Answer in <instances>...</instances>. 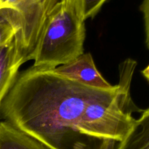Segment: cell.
<instances>
[{"label": "cell", "instance_id": "cell-1", "mask_svg": "<svg viewBox=\"0 0 149 149\" xmlns=\"http://www.w3.org/2000/svg\"><path fill=\"white\" fill-rule=\"evenodd\" d=\"M116 87H90L53 69L31 66L18 74L3 101L1 114L49 149H116L118 143L83 132L88 105Z\"/></svg>", "mask_w": 149, "mask_h": 149}, {"label": "cell", "instance_id": "cell-2", "mask_svg": "<svg viewBox=\"0 0 149 149\" xmlns=\"http://www.w3.org/2000/svg\"><path fill=\"white\" fill-rule=\"evenodd\" d=\"M85 18L67 0H59L47 15L30 61L32 66L54 69L84 52Z\"/></svg>", "mask_w": 149, "mask_h": 149}, {"label": "cell", "instance_id": "cell-3", "mask_svg": "<svg viewBox=\"0 0 149 149\" xmlns=\"http://www.w3.org/2000/svg\"><path fill=\"white\" fill-rule=\"evenodd\" d=\"M59 0H0L3 10L15 23L18 39L26 61H30L45 18Z\"/></svg>", "mask_w": 149, "mask_h": 149}, {"label": "cell", "instance_id": "cell-4", "mask_svg": "<svg viewBox=\"0 0 149 149\" xmlns=\"http://www.w3.org/2000/svg\"><path fill=\"white\" fill-rule=\"evenodd\" d=\"M53 71L68 79L90 87L111 90L115 86L106 81L99 72L90 53L83 52L69 62L56 67Z\"/></svg>", "mask_w": 149, "mask_h": 149}, {"label": "cell", "instance_id": "cell-5", "mask_svg": "<svg viewBox=\"0 0 149 149\" xmlns=\"http://www.w3.org/2000/svg\"><path fill=\"white\" fill-rule=\"evenodd\" d=\"M26 61L16 36L0 47V115L3 101L15 81L19 68Z\"/></svg>", "mask_w": 149, "mask_h": 149}, {"label": "cell", "instance_id": "cell-6", "mask_svg": "<svg viewBox=\"0 0 149 149\" xmlns=\"http://www.w3.org/2000/svg\"><path fill=\"white\" fill-rule=\"evenodd\" d=\"M0 149H49L10 122H0Z\"/></svg>", "mask_w": 149, "mask_h": 149}, {"label": "cell", "instance_id": "cell-7", "mask_svg": "<svg viewBox=\"0 0 149 149\" xmlns=\"http://www.w3.org/2000/svg\"><path fill=\"white\" fill-rule=\"evenodd\" d=\"M116 149H149V108L135 119L132 127Z\"/></svg>", "mask_w": 149, "mask_h": 149}, {"label": "cell", "instance_id": "cell-8", "mask_svg": "<svg viewBox=\"0 0 149 149\" xmlns=\"http://www.w3.org/2000/svg\"><path fill=\"white\" fill-rule=\"evenodd\" d=\"M68 2L81 10L85 20L93 18L108 0H67Z\"/></svg>", "mask_w": 149, "mask_h": 149}, {"label": "cell", "instance_id": "cell-9", "mask_svg": "<svg viewBox=\"0 0 149 149\" xmlns=\"http://www.w3.org/2000/svg\"><path fill=\"white\" fill-rule=\"evenodd\" d=\"M18 32L17 26L0 13V47L13 40Z\"/></svg>", "mask_w": 149, "mask_h": 149}, {"label": "cell", "instance_id": "cell-10", "mask_svg": "<svg viewBox=\"0 0 149 149\" xmlns=\"http://www.w3.org/2000/svg\"><path fill=\"white\" fill-rule=\"evenodd\" d=\"M140 11L143 15L145 31V42L149 49V0H143L140 5Z\"/></svg>", "mask_w": 149, "mask_h": 149}, {"label": "cell", "instance_id": "cell-11", "mask_svg": "<svg viewBox=\"0 0 149 149\" xmlns=\"http://www.w3.org/2000/svg\"><path fill=\"white\" fill-rule=\"evenodd\" d=\"M141 73H142L143 76L146 78V79L149 82V65L147 67H146V68L141 71Z\"/></svg>", "mask_w": 149, "mask_h": 149}]
</instances>
